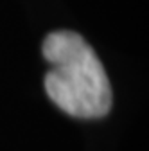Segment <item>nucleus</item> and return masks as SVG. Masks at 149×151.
Listing matches in <instances>:
<instances>
[{"instance_id": "f257e3e1", "label": "nucleus", "mask_w": 149, "mask_h": 151, "mask_svg": "<svg viewBox=\"0 0 149 151\" xmlns=\"http://www.w3.org/2000/svg\"><path fill=\"white\" fill-rule=\"evenodd\" d=\"M43 56L50 65L45 90L58 108L79 119H99L110 111V79L83 36L72 31L50 32L43 42Z\"/></svg>"}]
</instances>
